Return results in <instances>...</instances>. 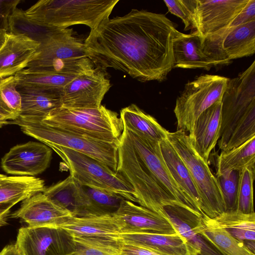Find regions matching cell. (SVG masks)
Segmentation results:
<instances>
[{
    "mask_svg": "<svg viewBox=\"0 0 255 255\" xmlns=\"http://www.w3.org/2000/svg\"><path fill=\"white\" fill-rule=\"evenodd\" d=\"M176 28L165 15L132 9L109 17L84 40L96 67L112 68L141 81H162L173 68L172 38Z\"/></svg>",
    "mask_w": 255,
    "mask_h": 255,
    "instance_id": "obj_1",
    "label": "cell"
},
{
    "mask_svg": "<svg viewBox=\"0 0 255 255\" xmlns=\"http://www.w3.org/2000/svg\"><path fill=\"white\" fill-rule=\"evenodd\" d=\"M119 0H40L25 10L30 18L45 25L68 28L83 24L96 28L109 17Z\"/></svg>",
    "mask_w": 255,
    "mask_h": 255,
    "instance_id": "obj_2",
    "label": "cell"
},
{
    "mask_svg": "<svg viewBox=\"0 0 255 255\" xmlns=\"http://www.w3.org/2000/svg\"><path fill=\"white\" fill-rule=\"evenodd\" d=\"M41 121L57 129L112 143L119 142L124 129L118 114L103 105L95 109L60 106Z\"/></svg>",
    "mask_w": 255,
    "mask_h": 255,
    "instance_id": "obj_3",
    "label": "cell"
},
{
    "mask_svg": "<svg viewBox=\"0 0 255 255\" xmlns=\"http://www.w3.org/2000/svg\"><path fill=\"white\" fill-rule=\"evenodd\" d=\"M116 172L122 175L134 191L139 205L168 218L163 207H182L155 181L137 154L127 130L124 129L118 143V163Z\"/></svg>",
    "mask_w": 255,
    "mask_h": 255,
    "instance_id": "obj_4",
    "label": "cell"
},
{
    "mask_svg": "<svg viewBox=\"0 0 255 255\" xmlns=\"http://www.w3.org/2000/svg\"><path fill=\"white\" fill-rule=\"evenodd\" d=\"M8 124L18 126L25 134L30 136L51 149L61 146L72 149L103 162L116 172L118 163V143L94 139L57 129L41 121L18 118Z\"/></svg>",
    "mask_w": 255,
    "mask_h": 255,
    "instance_id": "obj_5",
    "label": "cell"
},
{
    "mask_svg": "<svg viewBox=\"0 0 255 255\" xmlns=\"http://www.w3.org/2000/svg\"><path fill=\"white\" fill-rule=\"evenodd\" d=\"M167 138L180 155L198 190L203 214L214 219L225 212L222 192L217 178L194 149L187 133L177 130L167 132Z\"/></svg>",
    "mask_w": 255,
    "mask_h": 255,
    "instance_id": "obj_6",
    "label": "cell"
},
{
    "mask_svg": "<svg viewBox=\"0 0 255 255\" xmlns=\"http://www.w3.org/2000/svg\"><path fill=\"white\" fill-rule=\"evenodd\" d=\"M229 78L204 74L187 83L177 98L174 113L177 119V130L188 132L193 136L196 122L200 115L222 99Z\"/></svg>",
    "mask_w": 255,
    "mask_h": 255,
    "instance_id": "obj_7",
    "label": "cell"
},
{
    "mask_svg": "<svg viewBox=\"0 0 255 255\" xmlns=\"http://www.w3.org/2000/svg\"><path fill=\"white\" fill-rule=\"evenodd\" d=\"M63 160L70 174L82 185L117 193L125 199L136 202L134 191L120 173L108 166L82 153L64 147L51 148Z\"/></svg>",
    "mask_w": 255,
    "mask_h": 255,
    "instance_id": "obj_8",
    "label": "cell"
},
{
    "mask_svg": "<svg viewBox=\"0 0 255 255\" xmlns=\"http://www.w3.org/2000/svg\"><path fill=\"white\" fill-rule=\"evenodd\" d=\"M255 105V61L237 77L229 79L222 98L221 128L218 144L224 148L237 125Z\"/></svg>",
    "mask_w": 255,
    "mask_h": 255,
    "instance_id": "obj_9",
    "label": "cell"
},
{
    "mask_svg": "<svg viewBox=\"0 0 255 255\" xmlns=\"http://www.w3.org/2000/svg\"><path fill=\"white\" fill-rule=\"evenodd\" d=\"M204 53L220 65L255 52V20L226 27L203 38Z\"/></svg>",
    "mask_w": 255,
    "mask_h": 255,
    "instance_id": "obj_10",
    "label": "cell"
},
{
    "mask_svg": "<svg viewBox=\"0 0 255 255\" xmlns=\"http://www.w3.org/2000/svg\"><path fill=\"white\" fill-rule=\"evenodd\" d=\"M126 129L139 158L159 185L182 207L201 214L196 210L171 176L163 159L160 142Z\"/></svg>",
    "mask_w": 255,
    "mask_h": 255,
    "instance_id": "obj_11",
    "label": "cell"
},
{
    "mask_svg": "<svg viewBox=\"0 0 255 255\" xmlns=\"http://www.w3.org/2000/svg\"><path fill=\"white\" fill-rule=\"evenodd\" d=\"M15 246L21 255H71L75 249L74 238L54 227H22Z\"/></svg>",
    "mask_w": 255,
    "mask_h": 255,
    "instance_id": "obj_12",
    "label": "cell"
},
{
    "mask_svg": "<svg viewBox=\"0 0 255 255\" xmlns=\"http://www.w3.org/2000/svg\"><path fill=\"white\" fill-rule=\"evenodd\" d=\"M105 70L96 67L77 75L63 88L61 106L71 109H95L111 88Z\"/></svg>",
    "mask_w": 255,
    "mask_h": 255,
    "instance_id": "obj_13",
    "label": "cell"
},
{
    "mask_svg": "<svg viewBox=\"0 0 255 255\" xmlns=\"http://www.w3.org/2000/svg\"><path fill=\"white\" fill-rule=\"evenodd\" d=\"M52 150L47 145L29 141L16 145L1 160V167L6 173L19 176H35L49 166Z\"/></svg>",
    "mask_w": 255,
    "mask_h": 255,
    "instance_id": "obj_14",
    "label": "cell"
},
{
    "mask_svg": "<svg viewBox=\"0 0 255 255\" xmlns=\"http://www.w3.org/2000/svg\"><path fill=\"white\" fill-rule=\"evenodd\" d=\"M249 0H196V31L203 38L228 27Z\"/></svg>",
    "mask_w": 255,
    "mask_h": 255,
    "instance_id": "obj_15",
    "label": "cell"
},
{
    "mask_svg": "<svg viewBox=\"0 0 255 255\" xmlns=\"http://www.w3.org/2000/svg\"><path fill=\"white\" fill-rule=\"evenodd\" d=\"M122 225L121 233L147 232L161 234L177 233L168 218L124 199L115 213Z\"/></svg>",
    "mask_w": 255,
    "mask_h": 255,
    "instance_id": "obj_16",
    "label": "cell"
},
{
    "mask_svg": "<svg viewBox=\"0 0 255 255\" xmlns=\"http://www.w3.org/2000/svg\"><path fill=\"white\" fill-rule=\"evenodd\" d=\"M11 216L20 218L28 226L54 227H59L73 217L71 212L53 202L43 192L24 200Z\"/></svg>",
    "mask_w": 255,
    "mask_h": 255,
    "instance_id": "obj_17",
    "label": "cell"
},
{
    "mask_svg": "<svg viewBox=\"0 0 255 255\" xmlns=\"http://www.w3.org/2000/svg\"><path fill=\"white\" fill-rule=\"evenodd\" d=\"M72 28L59 27L49 37L39 43L32 60L66 61L88 57L84 40L74 35Z\"/></svg>",
    "mask_w": 255,
    "mask_h": 255,
    "instance_id": "obj_18",
    "label": "cell"
},
{
    "mask_svg": "<svg viewBox=\"0 0 255 255\" xmlns=\"http://www.w3.org/2000/svg\"><path fill=\"white\" fill-rule=\"evenodd\" d=\"M117 237L123 244L140 247L162 255H199L198 252L178 233H120Z\"/></svg>",
    "mask_w": 255,
    "mask_h": 255,
    "instance_id": "obj_19",
    "label": "cell"
},
{
    "mask_svg": "<svg viewBox=\"0 0 255 255\" xmlns=\"http://www.w3.org/2000/svg\"><path fill=\"white\" fill-rule=\"evenodd\" d=\"M203 37L196 31L182 33L176 29L172 38L173 68L203 69L208 70L219 64L203 51Z\"/></svg>",
    "mask_w": 255,
    "mask_h": 255,
    "instance_id": "obj_20",
    "label": "cell"
},
{
    "mask_svg": "<svg viewBox=\"0 0 255 255\" xmlns=\"http://www.w3.org/2000/svg\"><path fill=\"white\" fill-rule=\"evenodd\" d=\"M39 46L38 42L25 35L8 33L0 48V79L14 76L27 68Z\"/></svg>",
    "mask_w": 255,
    "mask_h": 255,
    "instance_id": "obj_21",
    "label": "cell"
},
{
    "mask_svg": "<svg viewBox=\"0 0 255 255\" xmlns=\"http://www.w3.org/2000/svg\"><path fill=\"white\" fill-rule=\"evenodd\" d=\"M221 110L222 99L204 111L198 117L193 138L190 139L195 150L207 163L219 139Z\"/></svg>",
    "mask_w": 255,
    "mask_h": 255,
    "instance_id": "obj_22",
    "label": "cell"
},
{
    "mask_svg": "<svg viewBox=\"0 0 255 255\" xmlns=\"http://www.w3.org/2000/svg\"><path fill=\"white\" fill-rule=\"evenodd\" d=\"M44 195L57 205L71 212L74 217L90 216V204L83 186L71 175L46 188Z\"/></svg>",
    "mask_w": 255,
    "mask_h": 255,
    "instance_id": "obj_23",
    "label": "cell"
},
{
    "mask_svg": "<svg viewBox=\"0 0 255 255\" xmlns=\"http://www.w3.org/2000/svg\"><path fill=\"white\" fill-rule=\"evenodd\" d=\"M61 228L73 237H117L121 223L115 213L87 217H72Z\"/></svg>",
    "mask_w": 255,
    "mask_h": 255,
    "instance_id": "obj_24",
    "label": "cell"
},
{
    "mask_svg": "<svg viewBox=\"0 0 255 255\" xmlns=\"http://www.w3.org/2000/svg\"><path fill=\"white\" fill-rule=\"evenodd\" d=\"M163 209L176 231L198 252L199 255H222L211 247L195 229L198 217L203 214L178 205L166 206Z\"/></svg>",
    "mask_w": 255,
    "mask_h": 255,
    "instance_id": "obj_25",
    "label": "cell"
},
{
    "mask_svg": "<svg viewBox=\"0 0 255 255\" xmlns=\"http://www.w3.org/2000/svg\"><path fill=\"white\" fill-rule=\"evenodd\" d=\"M195 229L222 255H255L243 242L233 237L218 225L213 219L204 214L198 217Z\"/></svg>",
    "mask_w": 255,
    "mask_h": 255,
    "instance_id": "obj_26",
    "label": "cell"
},
{
    "mask_svg": "<svg viewBox=\"0 0 255 255\" xmlns=\"http://www.w3.org/2000/svg\"><path fill=\"white\" fill-rule=\"evenodd\" d=\"M21 98L19 118L42 121L52 111L61 106V93L17 85Z\"/></svg>",
    "mask_w": 255,
    "mask_h": 255,
    "instance_id": "obj_27",
    "label": "cell"
},
{
    "mask_svg": "<svg viewBox=\"0 0 255 255\" xmlns=\"http://www.w3.org/2000/svg\"><path fill=\"white\" fill-rule=\"evenodd\" d=\"M160 145L163 159L173 178L196 210L202 214L198 190L185 163L167 138L160 142Z\"/></svg>",
    "mask_w": 255,
    "mask_h": 255,
    "instance_id": "obj_28",
    "label": "cell"
},
{
    "mask_svg": "<svg viewBox=\"0 0 255 255\" xmlns=\"http://www.w3.org/2000/svg\"><path fill=\"white\" fill-rule=\"evenodd\" d=\"M120 117L124 128L137 135L159 142L167 139L168 131L135 104L122 109Z\"/></svg>",
    "mask_w": 255,
    "mask_h": 255,
    "instance_id": "obj_29",
    "label": "cell"
},
{
    "mask_svg": "<svg viewBox=\"0 0 255 255\" xmlns=\"http://www.w3.org/2000/svg\"><path fill=\"white\" fill-rule=\"evenodd\" d=\"M78 74L25 68L14 77L17 85L62 93L64 87Z\"/></svg>",
    "mask_w": 255,
    "mask_h": 255,
    "instance_id": "obj_30",
    "label": "cell"
},
{
    "mask_svg": "<svg viewBox=\"0 0 255 255\" xmlns=\"http://www.w3.org/2000/svg\"><path fill=\"white\" fill-rule=\"evenodd\" d=\"M44 181L35 176H9L0 183V205L15 203L43 192Z\"/></svg>",
    "mask_w": 255,
    "mask_h": 255,
    "instance_id": "obj_31",
    "label": "cell"
},
{
    "mask_svg": "<svg viewBox=\"0 0 255 255\" xmlns=\"http://www.w3.org/2000/svg\"><path fill=\"white\" fill-rule=\"evenodd\" d=\"M255 136L240 146L221 151L217 160L216 177L225 172L241 171L245 168L255 170Z\"/></svg>",
    "mask_w": 255,
    "mask_h": 255,
    "instance_id": "obj_32",
    "label": "cell"
},
{
    "mask_svg": "<svg viewBox=\"0 0 255 255\" xmlns=\"http://www.w3.org/2000/svg\"><path fill=\"white\" fill-rule=\"evenodd\" d=\"M220 227L244 244L255 242V213L224 212L213 219Z\"/></svg>",
    "mask_w": 255,
    "mask_h": 255,
    "instance_id": "obj_33",
    "label": "cell"
},
{
    "mask_svg": "<svg viewBox=\"0 0 255 255\" xmlns=\"http://www.w3.org/2000/svg\"><path fill=\"white\" fill-rule=\"evenodd\" d=\"M58 28L31 19L26 14L25 11L17 7L10 18L8 33L22 34L40 43Z\"/></svg>",
    "mask_w": 255,
    "mask_h": 255,
    "instance_id": "obj_34",
    "label": "cell"
},
{
    "mask_svg": "<svg viewBox=\"0 0 255 255\" xmlns=\"http://www.w3.org/2000/svg\"><path fill=\"white\" fill-rule=\"evenodd\" d=\"M75 249L71 255H120L123 243L118 237H73Z\"/></svg>",
    "mask_w": 255,
    "mask_h": 255,
    "instance_id": "obj_35",
    "label": "cell"
},
{
    "mask_svg": "<svg viewBox=\"0 0 255 255\" xmlns=\"http://www.w3.org/2000/svg\"><path fill=\"white\" fill-rule=\"evenodd\" d=\"M88 198L90 216L115 213L123 200L120 195L108 190L82 185Z\"/></svg>",
    "mask_w": 255,
    "mask_h": 255,
    "instance_id": "obj_36",
    "label": "cell"
},
{
    "mask_svg": "<svg viewBox=\"0 0 255 255\" xmlns=\"http://www.w3.org/2000/svg\"><path fill=\"white\" fill-rule=\"evenodd\" d=\"M14 76L0 79V110L8 121L17 119L21 109V98L16 89Z\"/></svg>",
    "mask_w": 255,
    "mask_h": 255,
    "instance_id": "obj_37",
    "label": "cell"
},
{
    "mask_svg": "<svg viewBox=\"0 0 255 255\" xmlns=\"http://www.w3.org/2000/svg\"><path fill=\"white\" fill-rule=\"evenodd\" d=\"M255 170L245 168L239 172L237 211L244 214L254 213L253 183Z\"/></svg>",
    "mask_w": 255,
    "mask_h": 255,
    "instance_id": "obj_38",
    "label": "cell"
},
{
    "mask_svg": "<svg viewBox=\"0 0 255 255\" xmlns=\"http://www.w3.org/2000/svg\"><path fill=\"white\" fill-rule=\"evenodd\" d=\"M255 136V105L252 106L233 130L224 151L242 144Z\"/></svg>",
    "mask_w": 255,
    "mask_h": 255,
    "instance_id": "obj_39",
    "label": "cell"
},
{
    "mask_svg": "<svg viewBox=\"0 0 255 255\" xmlns=\"http://www.w3.org/2000/svg\"><path fill=\"white\" fill-rule=\"evenodd\" d=\"M239 172L232 171L217 176L225 206V212L237 211Z\"/></svg>",
    "mask_w": 255,
    "mask_h": 255,
    "instance_id": "obj_40",
    "label": "cell"
},
{
    "mask_svg": "<svg viewBox=\"0 0 255 255\" xmlns=\"http://www.w3.org/2000/svg\"><path fill=\"white\" fill-rule=\"evenodd\" d=\"M164 2L171 13L182 20L185 30H196L194 16L196 0H164Z\"/></svg>",
    "mask_w": 255,
    "mask_h": 255,
    "instance_id": "obj_41",
    "label": "cell"
},
{
    "mask_svg": "<svg viewBox=\"0 0 255 255\" xmlns=\"http://www.w3.org/2000/svg\"><path fill=\"white\" fill-rule=\"evenodd\" d=\"M20 0H0V30L8 33L9 19Z\"/></svg>",
    "mask_w": 255,
    "mask_h": 255,
    "instance_id": "obj_42",
    "label": "cell"
},
{
    "mask_svg": "<svg viewBox=\"0 0 255 255\" xmlns=\"http://www.w3.org/2000/svg\"><path fill=\"white\" fill-rule=\"evenodd\" d=\"M255 20V0H249L228 27L237 26Z\"/></svg>",
    "mask_w": 255,
    "mask_h": 255,
    "instance_id": "obj_43",
    "label": "cell"
},
{
    "mask_svg": "<svg viewBox=\"0 0 255 255\" xmlns=\"http://www.w3.org/2000/svg\"><path fill=\"white\" fill-rule=\"evenodd\" d=\"M120 255H162L140 247L123 244Z\"/></svg>",
    "mask_w": 255,
    "mask_h": 255,
    "instance_id": "obj_44",
    "label": "cell"
},
{
    "mask_svg": "<svg viewBox=\"0 0 255 255\" xmlns=\"http://www.w3.org/2000/svg\"><path fill=\"white\" fill-rule=\"evenodd\" d=\"M15 204L11 203L0 205V227L4 226L7 224L10 210Z\"/></svg>",
    "mask_w": 255,
    "mask_h": 255,
    "instance_id": "obj_45",
    "label": "cell"
},
{
    "mask_svg": "<svg viewBox=\"0 0 255 255\" xmlns=\"http://www.w3.org/2000/svg\"><path fill=\"white\" fill-rule=\"evenodd\" d=\"M0 255H18L15 244L5 246L0 252Z\"/></svg>",
    "mask_w": 255,
    "mask_h": 255,
    "instance_id": "obj_46",
    "label": "cell"
},
{
    "mask_svg": "<svg viewBox=\"0 0 255 255\" xmlns=\"http://www.w3.org/2000/svg\"><path fill=\"white\" fill-rule=\"evenodd\" d=\"M7 34L8 33L6 31L3 30H0V48L4 43Z\"/></svg>",
    "mask_w": 255,
    "mask_h": 255,
    "instance_id": "obj_47",
    "label": "cell"
},
{
    "mask_svg": "<svg viewBox=\"0 0 255 255\" xmlns=\"http://www.w3.org/2000/svg\"><path fill=\"white\" fill-rule=\"evenodd\" d=\"M8 120L0 110V128L4 125H8Z\"/></svg>",
    "mask_w": 255,
    "mask_h": 255,
    "instance_id": "obj_48",
    "label": "cell"
},
{
    "mask_svg": "<svg viewBox=\"0 0 255 255\" xmlns=\"http://www.w3.org/2000/svg\"><path fill=\"white\" fill-rule=\"evenodd\" d=\"M9 176H6L3 174H0V183L7 180Z\"/></svg>",
    "mask_w": 255,
    "mask_h": 255,
    "instance_id": "obj_49",
    "label": "cell"
},
{
    "mask_svg": "<svg viewBox=\"0 0 255 255\" xmlns=\"http://www.w3.org/2000/svg\"><path fill=\"white\" fill-rule=\"evenodd\" d=\"M18 255H21L18 253Z\"/></svg>",
    "mask_w": 255,
    "mask_h": 255,
    "instance_id": "obj_50",
    "label": "cell"
}]
</instances>
